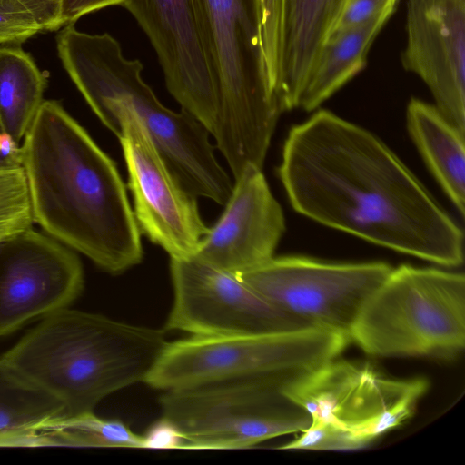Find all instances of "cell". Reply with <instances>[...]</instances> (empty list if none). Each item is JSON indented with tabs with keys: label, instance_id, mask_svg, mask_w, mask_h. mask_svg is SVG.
Instances as JSON below:
<instances>
[{
	"label": "cell",
	"instance_id": "ba28073f",
	"mask_svg": "<svg viewBox=\"0 0 465 465\" xmlns=\"http://www.w3.org/2000/svg\"><path fill=\"white\" fill-rule=\"evenodd\" d=\"M163 416L185 440L184 450H241L304 430L310 415L284 388L262 381H232L163 391Z\"/></svg>",
	"mask_w": 465,
	"mask_h": 465
},
{
	"label": "cell",
	"instance_id": "9a60e30c",
	"mask_svg": "<svg viewBox=\"0 0 465 465\" xmlns=\"http://www.w3.org/2000/svg\"><path fill=\"white\" fill-rule=\"evenodd\" d=\"M401 57L439 112L465 134V0H409Z\"/></svg>",
	"mask_w": 465,
	"mask_h": 465
},
{
	"label": "cell",
	"instance_id": "277c9868",
	"mask_svg": "<svg viewBox=\"0 0 465 465\" xmlns=\"http://www.w3.org/2000/svg\"><path fill=\"white\" fill-rule=\"evenodd\" d=\"M56 44L64 68L89 106L104 100L125 104L183 187L225 204L233 184L215 157L209 131L185 110L176 112L160 102L143 79L139 60L125 57L110 34L82 32L74 24L58 33Z\"/></svg>",
	"mask_w": 465,
	"mask_h": 465
},
{
	"label": "cell",
	"instance_id": "8992f818",
	"mask_svg": "<svg viewBox=\"0 0 465 465\" xmlns=\"http://www.w3.org/2000/svg\"><path fill=\"white\" fill-rule=\"evenodd\" d=\"M350 341L376 357L457 358L465 346L464 274L392 268L361 308Z\"/></svg>",
	"mask_w": 465,
	"mask_h": 465
},
{
	"label": "cell",
	"instance_id": "7c38bea8",
	"mask_svg": "<svg viewBox=\"0 0 465 465\" xmlns=\"http://www.w3.org/2000/svg\"><path fill=\"white\" fill-rule=\"evenodd\" d=\"M173 302L164 329L225 336L307 328L236 274L191 256L170 258Z\"/></svg>",
	"mask_w": 465,
	"mask_h": 465
},
{
	"label": "cell",
	"instance_id": "5b68a950",
	"mask_svg": "<svg viewBox=\"0 0 465 465\" xmlns=\"http://www.w3.org/2000/svg\"><path fill=\"white\" fill-rule=\"evenodd\" d=\"M218 94L213 133L237 178L262 168L280 108L272 94L261 46L257 0H195Z\"/></svg>",
	"mask_w": 465,
	"mask_h": 465
},
{
	"label": "cell",
	"instance_id": "52a82bcc",
	"mask_svg": "<svg viewBox=\"0 0 465 465\" xmlns=\"http://www.w3.org/2000/svg\"><path fill=\"white\" fill-rule=\"evenodd\" d=\"M346 335L315 328L200 336L167 343L144 381L161 391L262 381L286 388L346 348Z\"/></svg>",
	"mask_w": 465,
	"mask_h": 465
},
{
	"label": "cell",
	"instance_id": "f1b7e54d",
	"mask_svg": "<svg viewBox=\"0 0 465 465\" xmlns=\"http://www.w3.org/2000/svg\"><path fill=\"white\" fill-rule=\"evenodd\" d=\"M21 144L5 133L0 124V172L22 168Z\"/></svg>",
	"mask_w": 465,
	"mask_h": 465
},
{
	"label": "cell",
	"instance_id": "e0dca14e",
	"mask_svg": "<svg viewBox=\"0 0 465 465\" xmlns=\"http://www.w3.org/2000/svg\"><path fill=\"white\" fill-rule=\"evenodd\" d=\"M412 142L440 186L460 213H465V134L436 108L411 98L406 110Z\"/></svg>",
	"mask_w": 465,
	"mask_h": 465
},
{
	"label": "cell",
	"instance_id": "9c48e42d",
	"mask_svg": "<svg viewBox=\"0 0 465 465\" xmlns=\"http://www.w3.org/2000/svg\"><path fill=\"white\" fill-rule=\"evenodd\" d=\"M428 389L425 378H392L370 362L337 357L287 386L284 393L312 420L345 432L361 449L411 418Z\"/></svg>",
	"mask_w": 465,
	"mask_h": 465
},
{
	"label": "cell",
	"instance_id": "ac0fdd59",
	"mask_svg": "<svg viewBox=\"0 0 465 465\" xmlns=\"http://www.w3.org/2000/svg\"><path fill=\"white\" fill-rule=\"evenodd\" d=\"M393 13L385 12L328 38L311 69L298 108L316 109L363 69L373 41Z\"/></svg>",
	"mask_w": 465,
	"mask_h": 465
},
{
	"label": "cell",
	"instance_id": "6da1fadb",
	"mask_svg": "<svg viewBox=\"0 0 465 465\" xmlns=\"http://www.w3.org/2000/svg\"><path fill=\"white\" fill-rule=\"evenodd\" d=\"M279 178L292 208L325 226L445 267L462 229L376 135L321 109L293 126Z\"/></svg>",
	"mask_w": 465,
	"mask_h": 465
},
{
	"label": "cell",
	"instance_id": "ffe728a7",
	"mask_svg": "<svg viewBox=\"0 0 465 465\" xmlns=\"http://www.w3.org/2000/svg\"><path fill=\"white\" fill-rule=\"evenodd\" d=\"M45 75L20 46L0 45V124L22 143L43 103Z\"/></svg>",
	"mask_w": 465,
	"mask_h": 465
},
{
	"label": "cell",
	"instance_id": "484cf974",
	"mask_svg": "<svg viewBox=\"0 0 465 465\" xmlns=\"http://www.w3.org/2000/svg\"><path fill=\"white\" fill-rule=\"evenodd\" d=\"M143 449L184 450L185 440L176 425L167 418L153 422L143 435Z\"/></svg>",
	"mask_w": 465,
	"mask_h": 465
},
{
	"label": "cell",
	"instance_id": "5bb4252c",
	"mask_svg": "<svg viewBox=\"0 0 465 465\" xmlns=\"http://www.w3.org/2000/svg\"><path fill=\"white\" fill-rule=\"evenodd\" d=\"M150 40L169 93L212 135L219 101L195 0H127L123 5Z\"/></svg>",
	"mask_w": 465,
	"mask_h": 465
},
{
	"label": "cell",
	"instance_id": "3957f363",
	"mask_svg": "<svg viewBox=\"0 0 465 465\" xmlns=\"http://www.w3.org/2000/svg\"><path fill=\"white\" fill-rule=\"evenodd\" d=\"M166 332L65 307L42 317L0 357V367L60 401L64 417L78 416L144 382L168 343Z\"/></svg>",
	"mask_w": 465,
	"mask_h": 465
},
{
	"label": "cell",
	"instance_id": "2e32d148",
	"mask_svg": "<svg viewBox=\"0 0 465 465\" xmlns=\"http://www.w3.org/2000/svg\"><path fill=\"white\" fill-rule=\"evenodd\" d=\"M224 206L193 256L236 275L272 259L285 219L262 169L248 165L235 179Z\"/></svg>",
	"mask_w": 465,
	"mask_h": 465
},
{
	"label": "cell",
	"instance_id": "cb8c5ba5",
	"mask_svg": "<svg viewBox=\"0 0 465 465\" xmlns=\"http://www.w3.org/2000/svg\"><path fill=\"white\" fill-rule=\"evenodd\" d=\"M41 32L39 22L19 0H0V45L19 44Z\"/></svg>",
	"mask_w": 465,
	"mask_h": 465
},
{
	"label": "cell",
	"instance_id": "603a6c76",
	"mask_svg": "<svg viewBox=\"0 0 465 465\" xmlns=\"http://www.w3.org/2000/svg\"><path fill=\"white\" fill-rule=\"evenodd\" d=\"M285 450H352L360 449L345 432L320 421L312 420L299 437L278 447Z\"/></svg>",
	"mask_w": 465,
	"mask_h": 465
},
{
	"label": "cell",
	"instance_id": "83f0119b",
	"mask_svg": "<svg viewBox=\"0 0 465 465\" xmlns=\"http://www.w3.org/2000/svg\"><path fill=\"white\" fill-rule=\"evenodd\" d=\"M127 0H62L63 26L74 24L84 15L112 5H123Z\"/></svg>",
	"mask_w": 465,
	"mask_h": 465
},
{
	"label": "cell",
	"instance_id": "8fae6325",
	"mask_svg": "<svg viewBox=\"0 0 465 465\" xmlns=\"http://www.w3.org/2000/svg\"><path fill=\"white\" fill-rule=\"evenodd\" d=\"M391 269L382 262H333L290 255L273 256L237 276L307 328L350 338L364 303Z\"/></svg>",
	"mask_w": 465,
	"mask_h": 465
},
{
	"label": "cell",
	"instance_id": "d6986e66",
	"mask_svg": "<svg viewBox=\"0 0 465 465\" xmlns=\"http://www.w3.org/2000/svg\"><path fill=\"white\" fill-rule=\"evenodd\" d=\"M64 417L60 401L12 378L0 367V446H50L47 424Z\"/></svg>",
	"mask_w": 465,
	"mask_h": 465
},
{
	"label": "cell",
	"instance_id": "d4e9b609",
	"mask_svg": "<svg viewBox=\"0 0 465 465\" xmlns=\"http://www.w3.org/2000/svg\"><path fill=\"white\" fill-rule=\"evenodd\" d=\"M397 2L398 0H344L326 40L363 25L385 12L394 11Z\"/></svg>",
	"mask_w": 465,
	"mask_h": 465
},
{
	"label": "cell",
	"instance_id": "44dd1931",
	"mask_svg": "<svg viewBox=\"0 0 465 465\" xmlns=\"http://www.w3.org/2000/svg\"><path fill=\"white\" fill-rule=\"evenodd\" d=\"M54 431L62 446L114 447L143 449L139 435L119 420L103 419L94 412L61 417L46 425L44 431Z\"/></svg>",
	"mask_w": 465,
	"mask_h": 465
},
{
	"label": "cell",
	"instance_id": "4fadbf2b",
	"mask_svg": "<svg viewBox=\"0 0 465 465\" xmlns=\"http://www.w3.org/2000/svg\"><path fill=\"white\" fill-rule=\"evenodd\" d=\"M74 251L28 228L0 240V337L69 307L84 288Z\"/></svg>",
	"mask_w": 465,
	"mask_h": 465
},
{
	"label": "cell",
	"instance_id": "4316f807",
	"mask_svg": "<svg viewBox=\"0 0 465 465\" xmlns=\"http://www.w3.org/2000/svg\"><path fill=\"white\" fill-rule=\"evenodd\" d=\"M36 18L44 31L63 26L62 0H19Z\"/></svg>",
	"mask_w": 465,
	"mask_h": 465
},
{
	"label": "cell",
	"instance_id": "7402d4cb",
	"mask_svg": "<svg viewBox=\"0 0 465 465\" xmlns=\"http://www.w3.org/2000/svg\"><path fill=\"white\" fill-rule=\"evenodd\" d=\"M34 223L23 168L0 172V240Z\"/></svg>",
	"mask_w": 465,
	"mask_h": 465
},
{
	"label": "cell",
	"instance_id": "7a4b0ae2",
	"mask_svg": "<svg viewBox=\"0 0 465 465\" xmlns=\"http://www.w3.org/2000/svg\"><path fill=\"white\" fill-rule=\"evenodd\" d=\"M21 146L34 223L108 273L142 262L141 231L115 163L59 103L44 101Z\"/></svg>",
	"mask_w": 465,
	"mask_h": 465
},
{
	"label": "cell",
	"instance_id": "30bf717a",
	"mask_svg": "<svg viewBox=\"0 0 465 465\" xmlns=\"http://www.w3.org/2000/svg\"><path fill=\"white\" fill-rule=\"evenodd\" d=\"M90 107L119 138L140 231L170 258L193 256L209 231L197 196L180 183L129 106L118 100H104Z\"/></svg>",
	"mask_w": 465,
	"mask_h": 465
}]
</instances>
